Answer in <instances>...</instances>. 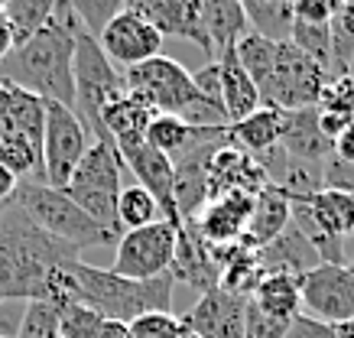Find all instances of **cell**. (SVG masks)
Masks as SVG:
<instances>
[{"label":"cell","instance_id":"obj_1","mask_svg":"<svg viewBox=\"0 0 354 338\" xmlns=\"http://www.w3.org/2000/svg\"><path fill=\"white\" fill-rule=\"evenodd\" d=\"M72 261H82V251L43 234L13 202L0 215V299H55Z\"/></svg>","mask_w":354,"mask_h":338},{"label":"cell","instance_id":"obj_2","mask_svg":"<svg viewBox=\"0 0 354 338\" xmlns=\"http://www.w3.org/2000/svg\"><path fill=\"white\" fill-rule=\"evenodd\" d=\"M78 33H85V30L72 13L68 0H59L53 20L23 46H13V53L0 62V78L13 82L17 88L30 91L36 98L59 101V104L72 108L75 104L72 55H75Z\"/></svg>","mask_w":354,"mask_h":338},{"label":"cell","instance_id":"obj_3","mask_svg":"<svg viewBox=\"0 0 354 338\" xmlns=\"http://www.w3.org/2000/svg\"><path fill=\"white\" fill-rule=\"evenodd\" d=\"M62 290L72 299L95 309L97 316L114 322H133L147 312H172V293L176 280L172 273L153 276V280H127L118 273L95 267L88 261H72L62 267Z\"/></svg>","mask_w":354,"mask_h":338},{"label":"cell","instance_id":"obj_4","mask_svg":"<svg viewBox=\"0 0 354 338\" xmlns=\"http://www.w3.org/2000/svg\"><path fill=\"white\" fill-rule=\"evenodd\" d=\"M124 88L156 114H176L189 127H231V120L198 95L192 72L169 55H156L133 68H124Z\"/></svg>","mask_w":354,"mask_h":338},{"label":"cell","instance_id":"obj_5","mask_svg":"<svg viewBox=\"0 0 354 338\" xmlns=\"http://www.w3.org/2000/svg\"><path fill=\"white\" fill-rule=\"evenodd\" d=\"M10 202L20 208L23 215L43 231V234L62 241V244L75 247V251L111 247V244L120 241V234L101 228L97 221L88 218L62 189H53V186H46V182H20Z\"/></svg>","mask_w":354,"mask_h":338},{"label":"cell","instance_id":"obj_6","mask_svg":"<svg viewBox=\"0 0 354 338\" xmlns=\"http://www.w3.org/2000/svg\"><path fill=\"white\" fill-rule=\"evenodd\" d=\"M120 189H124V160H120L118 147L111 140H95L62 192L91 221H97L101 228L120 234V225H118Z\"/></svg>","mask_w":354,"mask_h":338},{"label":"cell","instance_id":"obj_7","mask_svg":"<svg viewBox=\"0 0 354 338\" xmlns=\"http://www.w3.org/2000/svg\"><path fill=\"white\" fill-rule=\"evenodd\" d=\"M72 88H75V104L78 118L85 120L91 133L97 137L101 131V111L111 101H118L127 95L124 88V72L111 62L104 49L97 46L95 36L78 33L75 39V55H72Z\"/></svg>","mask_w":354,"mask_h":338},{"label":"cell","instance_id":"obj_8","mask_svg":"<svg viewBox=\"0 0 354 338\" xmlns=\"http://www.w3.org/2000/svg\"><path fill=\"white\" fill-rule=\"evenodd\" d=\"M95 133L75 108L46 101V131H43V179L46 186L65 189L78 163L91 150Z\"/></svg>","mask_w":354,"mask_h":338},{"label":"cell","instance_id":"obj_9","mask_svg":"<svg viewBox=\"0 0 354 338\" xmlns=\"http://www.w3.org/2000/svg\"><path fill=\"white\" fill-rule=\"evenodd\" d=\"M332 78L325 75V68L319 62H312L309 55L296 49L292 43H279L277 49V66L270 75V85L263 91V108L277 111H299V108H315L322 88Z\"/></svg>","mask_w":354,"mask_h":338},{"label":"cell","instance_id":"obj_10","mask_svg":"<svg viewBox=\"0 0 354 338\" xmlns=\"http://www.w3.org/2000/svg\"><path fill=\"white\" fill-rule=\"evenodd\" d=\"M172 254H176V225L156 221V225L120 234V241L114 244L111 270L127 280H153L169 273Z\"/></svg>","mask_w":354,"mask_h":338},{"label":"cell","instance_id":"obj_11","mask_svg":"<svg viewBox=\"0 0 354 338\" xmlns=\"http://www.w3.org/2000/svg\"><path fill=\"white\" fill-rule=\"evenodd\" d=\"M302 316L322 326H342L354 319V273L348 263H319L299 280Z\"/></svg>","mask_w":354,"mask_h":338},{"label":"cell","instance_id":"obj_12","mask_svg":"<svg viewBox=\"0 0 354 338\" xmlns=\"http://www.w3.org/2000/svg\"><path fill=\"white\" fill-rule=\"evenodd\" d=\"M124 10L140 17L143 23H150L162 39L166 36L185 39L198 53L208 55V62H215L212 59V43H208L202 20H198V3L195 0H124Z\"/></svg>","mask_w":354,"mask_h":338},{"label":"cell","instance_id":"obj_13","mask_svg":"<svg viewBox=\"0 0 354 338\" xmlns=\"http://www.w3.org/2000/svg\"><path fill=\"white\" fill-rule=\"evenodd\" d=\"M120 160H124V173H130L133 182L147 189L156 205L162 208V218L169 225H183L179 218V208H176V166H172L169 156H162L160 150H153L150 143H133V147H124Z\"/></svg>","mask_w":354,"mask_h":338},{"label":"cell","instance_id":"obj_14","mask_svg":"<svg viewBox=\"0 0 354 338\" xmlns=\"http://www.w3.org/2000/svg\"><path fill=\"white\" fill-rule=\"evenodd\" d=\"M172 280L176 286H192L198 293H212L221 283V263L215 257V247L198 234L195 221H183L176 228V254H172Z\"/></svg>","mask_w":354,"mask_h":338},{"label":"cell","instance_id":"obj_15","mask_svg":"<svg viewBox=\"0 0 354 338\" xmlns=\"http://www.w3.org/2000/svg\"><path fill=\"white\" fill-rule=\"evenodd\" d=\"M97 46L104 49L111 62L124 72V68H133L147 59H156L162 55V36L153 30L150 23H143L133 13H118L114 20L101 30L97 36Z\"/></svg>","mask_w":354,"mask_h":338},{"label":"cell","instance_id":"obj_16","mask_svg":"<svg viewBox=\"0 0 354 338\" xmlns=\"http://www.w3.org/2000/svg\"><path fill=\"white\" fill-rule=\"evenodd\" d=\"M244 309L247 296H234L218 286L198 296V303L189 309L183 322L195 338H244Z\"/></svg>","mask_w":354,"mask_h":338},{"label":"cell","instance_id":"obj_17","mask_svg":"<svg viewBox=\"0 0 354 338\" xmlns=\"http://www.w3.org/2000/svg\"><path fill=\"white\" fill-rule=\"evenodd\" d=\"M260 169L267 176V186L279 189L290 202H302V198H312L315 192H322V163H312V160H299L286 153L283 147H273V150L260 153L257 156Z\"/></svg>","mask_w":354,"mask_h":338},{"label":"cell","instance_id":"obj_18","mask_svg":"<svg viewBox=\"0 0 354 338\" xmlns=\"http://www.w3.org/2000/svg\"><path fill=\"white\" fill-rule=\"evenodd\" d=\"M260 189H267V176L260 169L257 156L244 153L234 143H225L208 163V202L227 192H247L257 196Z\"/></svg>","mask_w":354,"mask_h":338},{"label":"cell","instance_id":"obj_19","mask_svg":"<svg viewBox=\"0 0 354 338\" xmlns=\"http://www.w3.org/2000/svg\"><path fill=\"white\" fill-rule=\"evenodd\" d=\"M250 208H254V196L247 192H227V196L212 198L208 205L198 212L195 228L212 247H227V244H241L250 218Z\"/></svg>","mask_w":354,"mask_h":338},{"label":"cell","instance_id":"obj_20","mask_svg":"<svg viewBox=\"0 0 354 338\" xmlns=\"http://www.w3.org/2000/svg\"><path fill=\"white\" fill-rule=\"evenodd\" d=\"M257 263H260V270H263V276L267 273H286V276H299L302 280L306 273H312L322 261H319L315 247L299 234V228L290 221L277 238L257 251Z\"/></svg>","mask_w":354,"mask_h":338},{"label":"cell","instance_id":"obj_21","mask_svg":"<svg viewBox=\"0 0 354 338\" xmlns=\"http://www.w3.org/2000/svg\"><path fill=\"white\" fill-rule=\"evenodd\" d=\"M198 3V20L202 30L212 43V59H225L227 53H234V46L241 43V36L250 33L247 13L241 7V0H195Z\"/></svg>","mask_w":354,"mask_h":338},{"label":"cell","instance_id":"obj_22","mask_svg":"<svg viewBox=\"0 0 354 338\" xmlns=\"http://www.w3.org/2000/svg\"><path fill=\"white\" fill-rule=\"evenodd\" d=\"M153 118H156L153 108H147L133 95H124V98L111 101L108 108L101 111V131H97L95 140H111L118 150L133 147V143H143Z\"/></svg>","mask_w":354,"mask_h":338},{"label":"cell","instance_id":"obj_23","mask_svg":"<svg viewBox=\"0 0 354 338\" xmlns=\"http://www.w3.org/2000/svg\"><path fill=\"white\" fill-rule=\"evenodd\" d=\"M279 147L299 160H312V163H325L332 156V140L319 131V111L315 108L283 111Z\"/></svg>","mask_w":354,"mask_h":338},{"label":"cell","instance_id":"obj_24","mask_svg":"<svg viewBox=\"0 0 354 338\" xmlns=\"http://www.w3.org/2000/svg\"><path fill=\"white\" fill-rule=\"evenodd\" d=\"M290 212H292V202L279 189H273V186L260 189L257 196H254V208H250V218H247L241 244L250 247V251H260L263 244H270L279 231L290 225Z\"/></svg>","mask_w":354,"mask_h":338},{"label":"cell","instance_id":"obj_25","mask_svg":"<svg viewBox=\"0 0 354 338\" xmlns=\"http://www.w3.org/2000/svg\"><path fill=\"white\" fill-rule=\"evenodd\" d=\"M218 68H221V101H225V114L231 124L250 118L257 108H263L257 85L247 78L244 68L237 66L234 53H227L225 59H218Z\"/></svg>","mask_w":354,"mask_h":338},{"label":"cell","instance_id":"obj_26","mask_svg":"<svg viewBox=\"0 0 354 338\" xmlns=\"http://www.w3.org/2000/svg\"><path fill=\"white\" fill-rule=\"evenodd\" d=\"M250 303L270 312L277 319H296L302 316V286L299 276H286V273H267L260 276L254 293L247 296Z\"/></svg>","mask_w":354,"mask_h":338},{"label":"cell","instance_id":"obj_27","mask_svg":"<svg viewBox=\"0 0 354 338\" xmlns=\"http://www.w3.org/2000/svg\"><path fill=\"white\" fill-rule=\"evenodd\" d=\"M279 133H283V111L277 108H257L250 118L231 124V143L241 147L250 156H260V153L279 147Z\"/></svg>","mask_w":354,"mask_h":338},{"label":"cell","instance_id":"obj_28","mask_svg":"<svg viewBox=\"0 0 354 338\" xmlns=\"http://www.w3.org/2000/svg\"><path fill=\"white\" fill-rule=\"evenodd\" d=\"M309 215L315 218V225L332 234L338 241H351L354 238V198L344 196V192H335V189H322L312 198H302Z\"/></svg>","mask_w":354,"mask_h":338},{"label":"cell","instance_id":"obj_29","mask_svg":"<svg viewBox=\"0 0 354 338\" xmlns=\"http://www.w3.org/2000/svg\"><path fill=\"white\" fill-rule=\"evenodd\" d=\"M277 49H279V43H273V39H267V36L254 33V30L241 36V43L234 46L237 66L244 68L247 78L257 85L260 101H263V91H267L270 75H273V66H277Z\"/></svg>","mask_w":354,"mask_h":338},{"label":"cell","instance_id":"obj_30","mask_svg":"<svg viewBox=\"0 0 354 338\" xmlns=\"http://www.w3.org/2000/svg\"><path fill=\"white\" fill-rule=\"evenodd\" d=\"M250 30L267 36L273 43H290L292 33V7L290 0H241Z\"/></svg>","mask_w":354,"mask_h":338},{"label":"cell","instance_id":"obj_31","mask_svg":"<svg viewBox=\"0 0 354 338\" xmlns=\"http://www.w3.org/2000/svg\"><path fill=\"white\" fill-rule=\"evenodd\" d=\"M59 0H3V20L13 33V46H23L53 20Z\"/></svg>","mask_w":354,"mask_h":338},{"label":"cell","instance_id":"obj_32","mask_svg":"<svg viewBox=\"0 0 354 338\" xmlns=\"http://www.w3.org/2000/svg\"><path fill=\"white\" fill-rule=\"evenodd\" d=\"M156 221H166V218H162V208L156 205V198L140 186V182L127 179V182H124V189H120V196H118L120 234H124V231L147 228V225H156Z\"/></svg>","mask_w":354,"mask_h":338},{"label":"cell","instance_id":"obj_33","mask_svg":"<svg viewBox=\"0 0 354 338\" xmlns=\"http://www.w3.org/2000/svg\"><path fill=\"white\" fill-rule=\"evenodd\" d=\"M53 303L59 309V338H97V332L104 326V316H97L95 309L72 299L65 290Z\"/></svg>","mask_w":354,"mask_h":338},{"label":"cell","instance_id":"obj_34","mask_svg":"<svg viewBox=\"0 0 354 338\" xmlns=\"http://www.w3.org/2000/svg\"><path fill=\"white\" fill-rule=\"evenodd\" d=\"M290 43L309 55L312 62L325 68V75L335 78V55H332V23L328 26H315V23H296L292 20Z\"/></svg>","mask_w":354,"mask_h":338},{"label":"cell","instance_id":"obj_35","mask_svg":"<svg viewBox=\"0 0 354 338\" xmlns=\"http://www.w3.org/2000/svg\"><path fill=\"white\" fill-rule=\"evenodd\" d=\"M17 338H59V309L53 299H26Z\"/></svg>","mask_w":354,"mask_h":338},{"label":"cell","instance_id":"obj_36","mask_svg":"<svg viewBox=\"0 0 354 338\" xmlns=\"http://www.w3.org/2000/svg\"><path fill=\"white\" fill-rule=\"evenodd\" d=\"M72 13L78 17L82 30L88 36H101V30L108 26L118 13H124V0H68Z\"/></svg>","mask_w":354,"mask_h":338},{"label":"cell","instance_id":"obj_37","mask_svg":"<svg viewBox=\"0 0 354 338\" xmlns=\"http://www.w3.org/2000/svg\"><path fill=\"white\" fill-rule=\"evenodd\" d=\"M315 108L322 111V114H335V118L354 124V82L348 75L332 78V82L322 88Z\"/></svg>","mask_w":354,"mask_h":338},{"label":"cell","instance_id":"obj_38","mask_svg":"<svg viewBox=\"0 0 354 338\" xmlns=\"http://www.w3.org/2000/svg\"><path fill=\"white\" fill-rule=\"evenodd\" d=\"M130 338H189V328L172 312H147L130 322Z\"/></svg>","mask_w":354,"mask_h":338},{"label":"cell","instance_id":"obj_39","mask_svg":"<svg viewBox=\"0 0 354 338\" xmlns=\"http://www.w3.org/2000/svg\"><path fill=\"white\" fill-rule=\"evenodd\" d=\"M290 322L292 319H277L257 309V306L247 299V309H244V338H286L290 332Z\"/></svg>","mask_w":354,"mask_h":338},{"label":"cell","instance_id":"obj_40","mask_svg":"<svg viewBox=\"0 0 354 338\" xmlns=\"http://www.w3.org/2000/svg\"><path fill=\"white\" fill-rule=\"evenodd\" d=\"M292 20L296 23H315V26H328L335 17L342 13V0H292Z\"/></svg>","mask_w":354,"mask_h":338},{"label":"cell","instance_id":"obj_41","mask_svg":"<svg viewBox=\"0 0 354 338\" xmlns=\"http://www.w3.org/2000/svg\"><path fill=\"white\" fill-rule=\"evenodd\" d=\"M322 186L354 198V163H344L338 156H328L322 163Z\"/></svg>","mask_w":354,"mask_h":338},{"label":"cell","instance_id":"obj_42","mask_svg":"<svg viewBox=\"0 0 354 338\" xmlns=\"http://www.w3.org/2000/svg\"><path fill=\"white\" fill-rule=\"evenodd\" d=\"M286 338H335V328L332 326H322L309 316H296L290 322V332Z\"/></svg>","mask_w":354,"mask_h":338},{"label":"cell","instance_id":"obj_43","mask_svg":"<svg viewBox=\"0 0 354 338\" xmlns=\"http://www.w3.org/2000/svg\"><path fill=\"white\" fill-rule=\"evenodd\" d=\"M332 156L344 160V163H354V124H348L332 143Z\"/></svg>","mask_w":354,"mask_h":338},{"label":"cell","instance_id":"obj_44","mask_svg":"<svg viewBox=\"0 0 354 338\" xmlns=\"http://www.w3.org/2000/svg\"><path fill=\"white\" fill-rule=\"evenodd\" d=\"M17 186H20V179L7 169V166L0 163V202H10L13 192H17Z\"/></svg>","mask_w":354,"mask_h":338},{"label":"cell","instance_id":"obj_45","mask_svg":"<svg viewBox=\"0 0 354 338\" xmlns=\"http://www.w3.org/2000/svg\"><path fill=\"white\" fill-rule=\"evenodd\" d=\"M97 338H130V326H127V322H114V319H104V326H101Z\"/></svg>","mask_w":354,"mask_h":338},{"label":"cell","instance_id":"obj_46","mask_svg":"<svg viewBox=\"0 0 354 338\" xmlns=\"http://www.w3.org/2000/svg\"><path fill=\"white\" fill-rule=\"evenodd\" d=\"M10 53H13V33H10V26H7V20H3V10H0V62Z\"/></svg>","mask_w":354,"mask_h":338},{"label":"cell","instance_id":"obj_47","mask_svg":"<svg viewBox=\"0 0 354 338\" xmlns=\"http://www.w3.org/2000/svg\"><path fill=\"white\" fill-rule=\"evenodd\" d=\"M335 338H354V319H351V322H342V326H335Z\"/></svg>","mask_w":354,"mask_h":338},{"label":"cell","instance_id":"obj_48","mask_svg":"<svg viewBox=\"0 0 354 338\" xmlns=\"http://www.w3.org/2000/svg\"><path fill=\"white\" fill-rule=\"evenodd\" d=\"M344 263H348V267H351V273H354V238L344 241Z\"/></svg>","mask_w":354,"mask_h":338},{"label":"cell","instance_id":"obj_49","mask_svg":"<svg viewBox=\"0 0 354 338\" xmlns=\"http://www.w3.org/2000/svg\"><path fill=\"white\" fill-rule=\"evenodd\" d=\"M348 78L354 82V59H351V66H348Z\"/></svg>","mask_w":354,"mask_h":338},{"label":"cell","instance_id":"obj_50","mask_svg":"<svg viewBox=\"0 0 354 338\" xmlns=\"http://www.w3.org/2000/svg\"><path fill=\"white\" fill-rule=\"evenodd\" d=\"M7 208H10V202H0V215H3V212H7Z\"/></svg>","mask_w":354,"mask_h":338},{"label":"cell","instance_id":"obj_51","mask_svg":"<svg viewBox=\"0 0 354 338\" xmlns=\"http://www.w3.org/2000/svg\"><path fill=\"white\" fill-rule=\"evenodd\" d=\"M342 3H354V0H342Z\"/></svg>","mask_w":354,"mask_h":338},{"label":"cell","instance_id":"obj_52","mask_svg":"<svg viewBox=\"0 0 354 338\" xmlns=\"http://www.w3.org/2000/svg\"><path fill=\"white\" fill-rule=\"evenodd\" d=\"M0 338H7V335H0Z\"/></svg>","mask_w":354,"mask_h":338},{"label":"cell","instance_id":"obj_53","mask_svg":"<svg viewBox=\"0 0 354 338\" xmlns=\"http://www.w3.org/2000/svg\"><path fill=\"white\" fill-rule=\"evenodd\" d=\"M189 338H195V335H189Z\"/></svg>","mask_w":354,"mask_h":338},{"label":"cell","instance_id":"obj_54","mask_svg":"<svg viewBox=\"0 0 354 338\" xmlns=\"http://www.w3.org/2000/svg\"><path fill=\"white\" fill-rule=\"evenodd\" d=\"M290 3H292V0H290Z\"/></svg>","mask_w":354,"mask_h":338}]
</instances>
